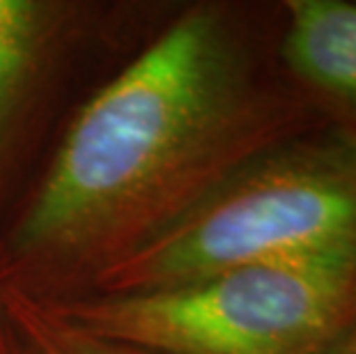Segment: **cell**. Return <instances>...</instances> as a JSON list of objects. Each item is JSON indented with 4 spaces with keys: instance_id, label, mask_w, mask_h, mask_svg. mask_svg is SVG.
I'll list each match as a JSON object with an SVG mask.
<instances>
[{
    "instance_id": "277c9868",
    "label": "cell",
    "mask_w": 356,
    "mask_h": 354,
    "mask_svg": "<svg viewBox=\"0 0 356 354\" xmlns=\"http://www.w3.org/2000/svg\"><path fill=\"white\" fill-rule=\"evenodd\" d=\"M278 58L327 122L356 131V0L280 3Z\"/></svg>"
},
{
    "instance_id": "5b68a950",
    "label": "cell",
    "mask_w": 356,
    "mask_h": 354,
    "mask_svg": "<svg viewBox=\"0 0 356 354\" xmlns=\"http://www.w3.org/2000/svg\"><path fill=\"white\" fill-rule=\"evenodd\" d=\"M60 10L40 0H0V159L14 118L42 65Z\"/></svg>"
},
{
    "instance_id": "7a4b0ae2",
    "label": "cell",
    "mask_w": 356,
    "mask_h": 354,
    "mask_svg": "<svg viewBox=\"0 0 356 354\" xmlns=\"http://www.w3.org/2000/svg\"><path fill=\"white\" fill-rule=\"evenodd\" d=\"M356 248V131L322 122L264 150L81 295L175 288L255 262Z\"/></svg>"
},
{
    "instance_id": "6da1fadb",
    "label": "cell",
    "mask_w": 356,
    "mask_h": 354,
    "mask_svg": "<svg viewBox=\"0 0 356 354\" xmlns=\"http://www.w3.org/2000/svg\"><path fill=\"white\" fill-rule=\"evenodd\" d=\"M278 35L228 3L188 7L74 118L0 251V288L67 297L276 143L327 122Z\"/></svg>"
},
{
    "instance_id": "52a82bcc",
    "label": "cell",
    "mask_w": 356,
    "mask_h": 354,
    "mask_svg": "<svg viewBox=\"0 0 356 354\" xmlns=\"http://www.w3.org/2000/svg\"><path fill=\"white\" fill-rule=\"evenodd\" d=\"M308 354H356V315L338 327L331 336L313 348Z\"/></svg>"
},
{
    "instance_id": "8992f818",
    "label": "cell",
    "mask_w": 356,
    "mask_h": 354,
    "mask_svg": "<svg viewBox=\"0 0 356 354\" xmlns=\"http://www.w3.org/2000/svg\"><path fill=\"white\" fill-rule=\"evenodd\" d=\"M0 315L28 354H152L97 336L60 313L49 299L19 288H0Z\"/></svg>"
},
{
    "instance_id": "3957f363",
    "label": "cell",
    "mask_w": 356,
    "mask_h": 354,
    "mask_svg": "<svg viewBox=\"0 0 356 354\" xmlns=\"http://www.w3.org/2000/svg\"><path fill=\"white\" fill-rule=\"evenodd\" d=\"M49 301L83 329L152 354H308L356 315V248Z\"/></svg>"
},
{
    "instance_id": "ba28073f",
    "label": "cell",
    "mask_w": 356,
    "mask_h": 354,
    "mask_svg": "<svg viewBox=\"0 0 356 354\" xmlns=\"http://www.w3.org/2000/svg\"><path fill=\"white\" fill-rule=\"evenodd\" d=\"M0 354H28L17 334L3 320V315H0Z\"/></svg>"
}]
</instances>
